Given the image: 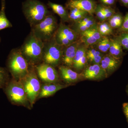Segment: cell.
Listing matches in <instances>:
<instances>
[{
    "instance_id": "obj_12",
    "label": "cell",
    "mask_w": 128,
    "mask_h": 128,
    "mask_svg": "<svg viewBox=\"0 0 128 128\" xmlns=\"http://www.w3.org/2000/svg\"><path fill=\"white\" fill-rule=\"evenodd\" d=\"M58 70L60 77L66 84L70 85L77 82L82 78L81 74L65 66L62 65L59 66Z\"/></svg>"
},
{
    "instance_id": "obj_33",
    "label": "cell",
    "mask_w": 128,
    "mask_h": 128,
    "mask_svg": "<svg viewBox=\"0 0 128 128\" xmlns=\"http://www.w3.org/2000/svg\"><path fill=\"white\" fill-rule=\"evenodd\" d=\"M123 108L124 112L128 122V102L124 104L123 105Z\"/></svg>"
},
{
    "instance_id": "obj_17",
    "label": "cell",
    "mask_w": 128,
    "mask_h": 128,
    "mask_svg": "<svg viewBox=\"0 0 128 128\" xmlns=\"http://www.w3.org/2000/svg\"><path fill=\"white\" fill-rule=\"evenodd\" d=\"M69 85L61 84L59 83H43L38 99L46 98L53 96L59 90L66 88Z\"/></svg>"
},
{
    "instance_id": "obj_2",
    "label": "cell",
    "mask_w": 128,
    "mask_h": 128,
    "mask_svg": "<svg viewBox=\"0 0 128 128\" xmlns=\"http://www.w3.org/2000/svg\"><path fill=\"white\" fill-rule=\"evenodd\" d=\"M22 6L24 15L31 28L51 14L47 6L39 0H25Z\"/></svg>"
},
{
    "instance_id": "obj_20",
    "label": "cell",
    "mask_w": 128,
    "mask_h": 128,
    "mask_svg": "<svg viewBox=\"0 0 128 128\" xmlns=\"http://www.w3.org/2000/svg\"><path fill=\"white\" fill-rule=\"evenodd\" d=\"M108 51L109 54L117 58L120 59L122 56V47L117 37L111 39V44Z\"/></svg>"
},
{
    "instance_id": "obj_13",
    "label": "cell",
    "mask_w": 128,
    "mask_h": 128,
    "mask_svg": "<svg viewBox=\"0 0 128 128\" xmlns=\"http://www.w3.org/2000/svg\"><path fill=\"white\" fill-rule=\"evenodd\" d=\"M83 76L87 80H98L104 79L108 76L100 64H93L85 69Z\"/></svg>"
},
{
    "instance_id": "obj_15",
    "label": "cell",
    "mask_w": 128,
    "mask_h": 128,
    "mask_svg": "<svg viewBox=\"0 0 128 128\" xmlns=\"http://www.w3.org/2000/svg\"><path fill=\"white\" fill-rule=\"evenodd\" d=\"M80 44V42L78 41L69 46L64 47L62 62L64 66L70 68L72 67L74 58Z\"/></svg>"
},
{
    "instance_id": "obj_6",
    "label": "cell",
    "mask_w": 128,
    "mask_h": 128,
    "mask_svg": "<svg viewBox=\"0 0 128 128\" xmlns=\"http://www.w3.org/2000/svg\"><path fill=\"white\" fill-rule=\"evenodd\" d=\"M58 26L56 18L50 14L43 20L31 28V32L38 38L46 42L54 37Z\"/></svg>"
},
{
    "instance_id": "obj_14",
    "label": "cell",
    "mask_w": 128,
    "mask_h": 128,
    "mask_svg": "<svg viewBox=\"0 0 128 128\" xmlns=\"http://www.w3.org/2000/svg\"><path fill=\"white\" fill-rule=\"evenodd\" d=\"M97 24L93 15L89 14L81 20L73 23L70 28L80 35L82 33L93 27Z\"/></svg>"
},
{
    "instance_id": "obj_32",
    "label": "cell",
    "mask_w": 128,
    "mask_h": 128,
    "mask_svg": "<svg viewBox=\"0 0 128 128\" xmlns=\"http://www.w3.org/2000/svg\"><path fill=\"white\" fill-rule=\"evenodd\" d=\"M102 4L110 6H113L116 3V0H99Z\"/></svg>"
},
{
    "instance_id": "obj_25",
    "label": "cell",
    "mask_w": 128,
    "mask_h": 128,
    "mask_svg": "<svg viewBox=\"0 0 128 128\" xmlns=\"http://www.w3.org/2000/svg\"><path fill=\"white\" fill-rule=\"evenodd\" d=\"M110 44L111 39L107 36H102L100 40L95 45L96 48V49L102 53H105L109 50Z\"/></svg>"
},
{
    "instance_id": "obj_29",
    "label": "cell",
    "mask_w": 128,
    "mask_h": 128,
    "mask_svg": "<svg viewBox=\"0 0 128 128\" xmlns=\"http://www.w3.org/2000/svg\"><path fill=\"white\" fill-rule=\"evenodd\" d=\"M101 5L106 20L108 19L116 12L115 10L110 6H104L102 4Z\"/></svg>"
},
{
    "instance_id": "obj_19",
    "label": "cell",
    "mask_w": 128,
    "mask_h": 128,
    "mask_svg": "<svg viewBox=\"0 0 128 128\" xmlns=\"http://www.w3.org/2000/svg\"><path fill=\"white\" fill-rule=\"evenodd\" d=\"M48 6L53 11L57 14L64 22H69V12L66 8L62 5L56 4L50 1L48 2Z\"/></svg>"
},
{
    "instance_id": "obj_16",
    "label": "cell",
    "mask_w": 128,
    "mask_h": 128,
    "mask_svg": "<svg viewBox=\"0 0 128 128\" xmlns=\"http://www.w3.org/2000/svg\"><path fill=\"white\" fill-rule=\"evenodd\" d=\"M86 50V47L84 44H79L74 58L72 66V68H74L76 70H82L84 68L87 64Z\"/></svg>"
},
{
    "instance_id": "obj_4",
    "label": "cell",
    "mask_w": 128,
    "mask_h": 128,
    "mask_svg": "<svg viewBox=\"0 0 128 128\" xmlns=\"http://www.w3.org/2000/svg\"><path fill=\"white\" fill-rule=\"evenodd\" d=\"M5 94L12 105L22 106L31 110V105L20 80L12 78L3 88Z\"/></svg>"
},
{
    "instance_id": "obj_22",
    "label": "cell",
    "mask_w": 128,
    "mask_h": 128,
    "mask_svg": "<svg viewBox=\"0 0 128 128\" xmlns=\"http://www.w3.org/2000/svg\"><path fill=\"white\" fill-rule=\"evenodd\" d=\"M68 10H69V20L73 23L81 20L89 14L86 12L78 8H72Z\"/></svg>"
},
{
    "instance_id": "obj_1",
    "label": "cell",
    "mask_w": 128,
    "mask_h": 128,
    "mask_svg": "<svg viewBox=\"0 0 128 128\" xmlns=\"http://www.w3.org/2000/svg\"><path fill=\"white\" fill-rule=\"evenodd\" d=\"M44 42L32 32L19 49L30 65L35 66L42 62Z\"/></svg>"
},
{
    "instance_id": "obj_9",
    "label": "cell",
    "mask_w": 128,
    "mask_h": 128,
    "mask_svg": "<svg viewBox=\"0 0 128 128\" xmlns=\"http://www.w3.org/2000/svg\"><path fill=\"white\" fill-rule=\"evenodd\" d=\"M34 67L38 77L43 83H58L59 74L55 67L43 62Z\"/></svg>"
},
{
    "instance_id": "obj_31",
    "label": "cell",
    "mask_w": 128,
    "mask_h": 128,
    "mask_svg": "<svg viewBox=\"0 0 128 128\" xmlns=\"http://www.w3.org/2000/svg\"><path fill=\"white\" fill-rule=\"evenodd\" d=\"M119 31L121 33L128 32V12L124 17L123 22L121 27L119 28Z\"/></svg>"
},
{
    "instance_id": "obj_5",
    "label": "cell",
    "mask_w": 128,
    "mask_h": 128,
    "mask_svg": "<svg viewBox=\"0 0 128 128\" xmlns=\"http://www.w3.org/2000/svg\"><path fill=\"white\" fill-rule=\"evenodd\" d=\"M20 81L23 86L32 108L38 100L41 86L34 66L30 65L27 74Z\"/></svg>"
},
{
    "instance_id": "obj_28",
    "label": "cell",
    "mask_w": 128,
    "mask_h": 128,
    "mask_svg": "<svg viewBox=\"0 0 128 128\" xmlns=\"http://www.w3.org/2000/svg\"><path fill=\"white\" fill-rule=\"evenodd\" d=\"M124 49L128 50V32L121 33L117 37Z\"/></svg>"
},
{
    "instance_id": "obj_34",
    "label": "cell",
    "mask_w": 128,
    "mask_h": 128,
    "mask_svg": "<svg viewBox=\"0 0 128 128\" xmlns=\"http://www.w3.org/2000/svg\"><path fill=\"white\" fill-rule=\"evenodd\" d=\"M118 1L121 4L128 8V0H118Z\"/></svg>"
},
{
    "instance_id": "obj_10",
    "label": "cell",
    "mask_w": 128,
    "mask_h": 128,
    "mask_svg": "<svg viewBox=\"0 0 128 128\" xmlns=\"http://www.w3.org/2000/svg\"><path fill=\"white\" fill-rule=\"evenodd\" d=\"M97 4L95 0H68L65 4L68 9L76 8L84 11L90 15H93Z\"/></svg>"
},
{
    "instance_id": "obj_11",
    "label": "cell",
    "mask_w": 128,
    "mask_h": 128,
    "mask_svg": "<svg viewBox=\"0 0 128 128\" xmlns=\"http://www.w3.org/2000/svg\"><path fill=\"white\" fill-rule=\"evenodd\" d=\"M80 35L81 41L86 47L95 45L102 38L98 32L97 24L93 27L82 33Z\"/></svg>"
},
{
    "instance_id": "obj_3",
    "label": "cell",
    "mask_w": 128,
    "mask_h": 128,
    "mask_svg": "<svg viewBox=\"0 0 128 128\" xmlns=\"http://www.w3.org/2000/svg\"><path fill=\"white\" fill-rule=\"evenodd\" d=\"M30 65L21 54L19 48L11 50L6 61V67L12 78L20 80L28 73Z\"/></svg>"
},
{
    "instance_id": "obj_18",
    "label": "cell",
    "mask_w": 128,
    "mask_h": 128,
    "mask_svg": "<svg viewBox=\"0 0 128 128\" xmlns=\"http://www.w3.org/2000/svg\"><path fill=\"white\" fill-rule=\"evenodd\" d=\"M120 64V59L113 57L109 54L104 55L100 65L108 76L117 70Z\"/></svg>"
},
{
    "instance_id": "obj_7",
    "label": "cell",
    "mask_w": 128,
    "mask_h": 128,
    "mask_svg": "<svg viewBox=\"0 0 128 128\" xmlns=\"http://www.w3.org/2000/svg\"><path fill=\"white\" fill-rule=\"evenodd\" d=\"M44 42L42 62L56 67L62 62L64 47L56 42L54 36Z\"/></svg>"
},
{
    "instance_id": "obj_8",
    "label": "cell",
    "mask_w": 128,
    "mask_h": 128,
    "mask_svg": "<svg viewBox=\"0 0 128 128\" xmlns=\"http://www.w3.org/2000/svg\"><path fill=\"white\" fill-rule=\"evenodd\" d=\"M79 36L70 27L61 22L58 25L54 38L58 44L66 47L78 41Z\"/></svg>"
},
{
    "instance_id": "obj_23",
    "label": "cell",
    "mask_w": 128,
    "mask_h": 128,
    "mask_svg": "<svg viewBox=\"0 0 128 128\" xmlns=\"http://www.w3.org/2000/svg\"><path fill=\"white\" fill-rule=\"evenodd\" d=\"M5 8V0H2L1 9L0 11V31L5 28L12 27V24L6 16Z\"/></svg>"
},
{
    "instance_id": "obj_24",
    "label": "cell",
    "mask_w": 128,
    "mask_h": 128,
    "mask_svg": "<svg viewBox=\"0 0 128 128\" xmlns=\"http://www.w3.org/2000/svg\"><path fill=\"white\" fill-rule=\"evenodd\" d=\"M124 17L120 12H115L108 18V22L113 29L120 28L123 22Z\"/></svg>"
},
{
    "instance_id": "obj_30",
    "label": "cell",
    "mask_w": 128,
    "mask_h": 128,
    "mask_svg": "<svg viewBox=\"0 0 128 128\" xmlns=\"http://www.w3.org/2000/svg\"><path fill=\"white\" fill-rule=\"evenodd\" d=\"M94 14H96V17L101 22L106 20L105 15L102 9L101 4H98L97 5Z\"/></svg>"
},
{
    "instance_id": "obj_27",
    "label": "cell",
    "mask_w": 128,
    "mask_h": 128,
    "mask_svg": "<svg viewBox=\"0 0 128 128\" xmlns=\"http://www.w3.org/2000/svg\"><path fill=\"white\" fill-rule=\"evenodd\" d=\"M10 79L7 68L0 66V89L4 88Z\"/></svg>"
},
{
    "instance_id": "obj_35",
    "label": "cell",
    "mask_w": 128,
    "mask_h": 128,
    "mask_svg": "<svg viewBox=\"0 0 128 128\" xmlns=\"http://www.w3.org/2000/svg\"><path fill=\"white\" fill-rule=\"evenodd\" d=\"M1 42V38H0V42Z\"/></svg>"
},
{
    "instance_id": "obj_26",
    "label": "cell",
    "mask_w": 128,
    "mask_h": 128,
    "mask_svg": "<svg viewBox=\"0 0 128 128\" xmlns=\"http://www.w3.org/2000/svg\"><path fill=\"white\" fill-rule=\"evenodd\" d=\"M98 32L102 36H107L111 35L113 33V28L109 24L105 21L97 23Z\"/></svg>"
},
{
    "instance_id": "obj_21",
    "label": "cell",
    "mask_w": 128,
    "mask_h": 128,
    "mask_svg": "<svg viewBox=\"0 0 128 128\" xmlns=\"http://www.w3.org/2000/svg\"><path fill=\"white\" fill-rule=\"evenodd\" d=\"M86 57L88 62L93 64H100L104 56L102 53L96 49L90 48L86 50Z\"/></svg>"
}]
</instances>
